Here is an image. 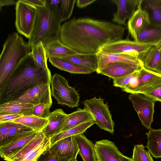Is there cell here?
I'll use <instances>...</instances> for the list:
<instances>
[{
	"label": "cell",
	"mask_w": 161,
	"mask_h": 161,
	"mask_svg": "<svg viewBox=\"0 0 161 161\" xmlns=\"http://www.w3.org/2000/svg\"><path fill=\"white\" fill-rule=\"evenodd\" d=\"M79 148V153L83 161H97L95 144L87 138L83 133L75 136Z\"/></svg>",
	"instance_id": "4316f807"
},
{
	"label": "cell",
	"mask_w": 161,
	"mask_h": 161,
	"mask_svg": "<svg viewBox=\"0 0 161 161\" xmlns=\"http://www.w3.org/2000/svg\"><path fill=\"white\" fill-rule=\"evenodd\" d=\"M33 28L27 42L31 48L41 42L45 47L59 39L61 22L47 5L37 8Z\"/></svg>",
	"instance_id": "277c9868"
},
{
	"label": "cell",
	"mask_w": 161,
	"mask_h": 161,
	"mask_svg": "<svg viewBox=\"0 0 161 161\" xmlns=\"http://www.w3.org/2000/svg\"><path fill=\"white\" fill-rule=\"evenodd\" d=\"M132 17L129 19L128 28L129 33L135 39L137 35L149 23L147 13L138 5Z\"/></svg>",
	"instance_id": "44dd1931"
},
{
	"label": "cell",
	"mask_w": 161,
	"mask_h": 161,
	"mask_svg": "<svg viewBox=\"0 0 161 161\" xmlns=\"http://www.w3.org/2000/svg\"><path fill=\"white\" fill-rule=\"evenodd\" d=\"M27 3L37 8H43L46 6V0H25Z\"/></svg>",
	"instance_id": "7bdbcfd3"
},
{
	"label": "cell",
	"mask_w": 161,
	"mask_h": 161,
	"mask_svg": "<svg viewBox=\"0 0 161 161\" xmlns=\"http://www.w3.org/2000/svg\"><path fill=\"white\" fill-rule=\"evenodd\" d=\"M140 70L128 64L116 62L109 64L99 73L113 80L121 78Z\"/></svg>",
	"instance_id": "d6986e66"
},
{
	"label": "cell",
	"mask_w": 161,
	"mask_h": 161,
	"mask_svg": "<svg viewBox=\"0 0 161 161\" xmlns=\"http://www.w3.org/2000/svg\"><path fill=\"white\" fill-rule=\"evenodd\" d=\"M68 114L61 108L50 113L47 118L48 123L42 130L47 138L51 139L61 132Z\"/></svg>",
	"instance_id": "2e32d148"
},
{
	"label": "cell",
	"mask_w": 161,
	"mask_h": 161,
	"mask_svg": "<svg viewBox=\"0 0 161 161\" xmlns=\"http://www.w3.org/2000/svg\"><path fill=\"white\" fill-rule=\"evenodd\" d=\"M95 151L98 161H119V156L122 154L114 142L108 140L96 141Z\"/></svg>",
	"instance_id": "5bb4252c"
},
{
	"label": "cell",
	"mask_w": 161,
	"mask_h": 161,
	"mask_svg": "<svg viewBox=\"0 0 161 161\" xmlns=\"http://www.w3.org/2000/svg\"><path fill=\"white\" fill-rule=\"evenodd\" d=\"M72 157H61L52 152L49 148L43 152L36 161H71Z\"/></svg>",
	"instance_id": "8d00e7d4"
},
{
	"label": "cell",
	"mask_w": 161,
	"mask_h": 161,
	"mask_svg": "<svg viewBox=\"0 0 161 161\" xmlns=\"http://www.w3.org/2000/svg\"><path fill=\"white\" fill-rule=\"evenodd\" d=\"M31 55L36 65L38 68L51 74L47 66V58L45 48L41 42L31 48Z\"/></svg>",
	"instance_id": "1f68e13d"
},
{
	"label": "cell",
	"mask_w": 161,
	"mask_h": 161,
	"mask_svg": "<svg viewBox=\"0 0 161 161\" xmlns=\"http://www.w3.org/2000/svg\"><path fill=\"white\" fill-rule=\"evenodd\" d=\"M96 1V0H78L76 1V3L79 8H82L93 3Z\"/></svg>",
	"instance_id": "ee69618b"
},
{
	"label": "cell",
	"mask_w": 161,
	"mask_h": 161,
	"mask_svg": "<svg viewBox=\"0 0 161 161\" xmlns=\"http://www.w3.org/2000/svg\"><path fill=\"white\" fill-rule=\"evenodd\" d=\"M76 0H46V5L61 22L71 15Z\"/></svg>",
	"instance_id": "ac0fdd59"
},
{
	"label": "cell",
	"mask_w": 161,
	"mask_h": 161,
	"mask_svg": "<svg viewBox=\"0 0 161 161\" xmlns=\"http://www.w3.org/2000/svg\"><path fill=\"white\" fill-rule=\"evenodd\" d=\"M49 61L54 66L61 70L77 74H90L93 72L92 70L73 64L61 58L50 57Z\"/></svg>",
	"instance_id": "f546056e"
},
{
	"label": "cell",
	"mask_w": 161,
	"mask_h": 161,
	"mask_svg": "<svg viewBox=\"0 0 161 161\" xmlns=\"http://www.w3.org/2000/svg\"><path fill=\"white\" fill-rule=\"evenodd\" d=\"M71 161H77L76 159H72Z\"/></svg>",
	"instance_id": "c3c4849f"
},
{
	"label": "cell",
	"mask_w": 161,
	"mask_h": 161,
	"mask_svg": "<svg viewBox=\"0 0 161 161\" xmlns=\"http://www.w3.org/2000/svg\"><path fill=\"white\" fill-rule=\"evenodd\" d=\"M95 124L93 121L85 122L66 130L60 132L50 139V147L57 142L69 136L83 133L91 126Z\"/></svg>",
	"instance_id": "836d02e7"
},
{
	"label": "cell",
	"mask_w": 161,
	"mask_h": 161,
	"mask_svg": "<svg viewBox=\"0 0 161 161\" xmlns=\"http://www.w3.org/2000/svg\"><path fill=\"white\" fill-rule=\"evenodd\" d=\"M51 106L45 103H41L34 106L32 115L42 119H47L50 113L49 109Z\"/></svg>",
	"instance_id": "74e56055"
},
{
	"label": "cell",
	"mask_w": 161,
	"mask_h": 161,
	"mask_svg": "<svg viewBox=\"0 0 161 161\" xmlns=\"http://www.w3.org/2000/svg\"><path fill=\"white\" fill-rule=\"evenodd\" d=\"M128 98L132 102L142 124L150 130L153 121L156 101L146 94L139 93H131Z\"/></svg>",
	"instance_id": "30bf717a"
},
{
	"label": "cell",
	"mask_w": 161,
	"mask_h": 161,
	"mask_svg": "<svg viewBox=\"0 0 161 161\" xmlns=\"http://www.w3.org/2000/svg\"><path fill=\"white\" fill-rule=\"evenodd\" d=\"M153 46L135 41L121 39L106 45L101 50L108 53L133 56L137 57L142 61L145 55Z\"/></svg>",
	"instance_id": "9c48e42d"
},
{
	"label": "cell",
	"mask_w": 161,
	"mask_h": 161,
	"mask_svg": "<svg viewBox=\"0 0 161 161\" xmlns=\"http://www.w3.org/2000/svg\"><path fill=\"white\" fill-rule=\"evenodd\" d=\"M142 144L134 146L132 159L133 161H153L151 154Z\"/></svg>",
	"instance_id": "d590c367"
},
{
	"label": "cell",
	"mask_w": 161,
	"mask_h": 161,
	"mask_svg": "<svg viewBox=\"0 0 161 161\" xmlns=\"http://www.w3.org/2000/svg\"><path fill=\"white\" fill-rule=\"evenodd\" d=\"M35 105L32 104L11 101L0 104V114H17L23 115H32Z\"/></svg>",
	"instance_id": "484cf974"
},
{
	"label": "cell",
	"mask_w": 161,
	"mask_h": 161,
	"mask_svg": "<svg viewBox=\"0 0 161 161\" xmlns=\"http://www.w3.org/2000/svg\"><path fill=\"white\" fill-rule=\"evenodd\" d=\"M104 99L94 97L83 102L84 108L93 116L94 122L100 129L113 134L114 122L112 119L108 103H104Z\"/></svg>",
	"instance_id": "8992f818"
},
{
	"label": "cell",
	"mask_w": 161,
	"mask_h": 161,
	"mask_svg": "<svg viewBox=\"0 0 161 161\" xmlns=\"http://www.w3.org/2000/svg\"><path fill=\"white\" fill-rule=\"evenodd\" d=\"M139 71H136L126 76L113 80V85L114 86L121 88H124L130 82L131 79L137 75Z\"/></svg>",
	"instance_id": "ab89813d"
},
{
	"label": "cell",
	"mask_w": 161,
	"mask_h": 161,
	"mask_svg": "<svg viewBox=\"0 0 161 161\" xmlns=\"http://www.w3.org/2000/svg\"><path fill=\"white\" fill-rule=\"evenodd\" d=\"M122 25L90 18H73L60 27L59 39L80 53H97L103 47L122 39Z\"/></svg>",
	"instance_id": "6da1fadb"
},
{
	"label": "cell",
	"mask_w": 161,
	"mask_h": 161,
	"mask_svg": "<svg viewBox=\"0 0 161 161\" xmlns=\"http://www.w3.org/2000/svg\"><path fill=\"white\" fill-rule=\"evenodd\" d=\"M61 58L81 67L97 72L98 67V58L96 53H80Z\"/></svg>",
	"instance_id": "d4e9b609"
},
{
	"label": "cell",
	"mask_w": 161,
	"mask_h": 161,
	"mask_svg": "<svg viewBox=\"0 0 161 161\" xmlns=\"http://www.w3.org/2000/svg\"><path fill=\"white\" fill-rule=\"evenodd\" d=\"M18 0H0V11L2 10V7L6 6L16 5Z\"/></svg>",
	"instance_id": "f6af8a7d"
},
{
	"label": "cell",
	"mask_w": 161,
	"mask_h": 161,
	"mask_svg": "<svg viewBox=\"0 0 161 161\" xmlns=\"http://www.w3.org/2000/svg\"><path fill=\"white\" fill-rule=\"evenodd\" d=\"M145 94L152 98L156 101L161 102V84L152 91Z\"/></svg>",
	"instance_id": "60d3db41"
},
{
	"label": "cell",
	"mask_w": 161,
	"mask_h": 161,
	"mask_svg": "<svg viewBox=\"0 0 161 161\" xmlns=\"http://www.w3.org/2000/svg\"><path fill=\"white\" fill-rule=\"evenodd\" d=\"M98 67L97 73L99 72L109 64L116 62H122L130 64L141 70L143 66L142 61L137 57L133 56L104 52L102 50L97 53Z\"/></svg>",
	"instance_id": "7c38bea8"
},
{
	"label": "cell",
	"mask_w": 161,
	"mask_h": 161,
	"mask_svg": "<svg viewBox=\"0 0 161 161\" xmlns=\"http://www.w3.org/2000/svg\"><path fill=\"white\" fill-rule=\"evenodd\" d=\"M12 123L6 145L22 138L35 130L21 124Z\"/></svg>",
	"instance_id": "e575fe53"
},
{
	"label": "cell",
	"mask_w": 161,
	"mask_h": 161,
	"mask_svg": "<svg viewBox=\"0 0 161 161\" xmlns=\"http://www.w3.org/2000/svg\"><path fill=\"white\" fill-rule=\"evenodd\" d=\"M138 5L147 13L150 23L161 26V0H140Z\"/></svg>",
	"instance_id": "603a6c76"
},
{
	"label": "cell",
	"mask_w": 161,
	"mask_h": 161,
	"mask_svg": "<svg viewBox=\"0 0 161 161\" xmlns=\"http://www.w3.org/2000/svg\"><path fill=\"white\" fill-rule=\"evenodd\" d=\"M22 116L21 114H0V123L11 122Z\"/></svg>",
	"instance_id": "b9f144b4"
},
{
	"label": "cell",
	"mask_w": 161,
	"mask_h": 161,
	"mask_svg": "<svg viewBox=\"0 0 161 161\" xmlns=\"http://www.w3.org/2000/svg\"><path fill=\"white\" fill-rule=\"evenodd\" d=\"M140 0H113L111 1L116 5L117 11L113 14L112 21L118 25H125V21L133 15L137 7Z\"/></svg>",
	"instance_id": "9a60e30c"
},
{
	"label": "cell",
	"mask_w": 161,
	"mask_h": 161,
	"mask_svg": "<svg viewBox=\"0 0 161 161\" xmlns=\"http://www.w3.org/2000/svg\"><path fill=\"white\" fill-rule=\"evenodd\" d=\"M138 85L134 93L146 94L156 88L161 84V74L143 67L137 75Z\"/></svg>",
	"instance_id": "4fadbf2b"
},
{
	"label": "cell",
	"mask_w": 161,
	"mask_h": 161,
	"mask_svg": "<svg viewBox=\"0 0 161 161\" xmlns=\"http://www.w3.org/2000/svg\"><path fill=\"white\" fill-rule=\"evenodd\" d=\"M161 58V45L153 46L142 60L144 68L157 73Z\"/></svg>",
	"instance_id": "f1b7e54d"
},
{
	"label": "cell",
	"mask_w": 161,
	"mask_h": 161,
	"mask_svg": "<svg viewBox=\"0 0 161 161\" xmlns=\"http://www.w3.org/2000/svg\"><path fill=\"white\" fill-rule=\"evenodd\" d=\"M40 131L34 130L18 140L0 147V156L5 160L21 149Z\"/></svg>",
	"instance_id": "7402d4cb"
},
{
	"label": "cell",
	"mask_w": 161,
	"mask_h": 161,
	"mask_svg": "<svg viewBox=\"0 0 161 161\" xmlns=\"http://www.w3.org/2000/svg\"><path fill=\"white\" fill-rule=\"evenodd\" d=\"M119 161H133L132 158L124 155L122 154L119 156Z\"/></svg>",
	"instance_id": "bcb514c9"
},
{
	"label": "cell",
	"mask_w": 161,
	"mask_h": 161,
	"mask_svg": "<svg viewBox=\"0 0 161 161\" xmlns=\"http://www.w3.org/2000/svg\"><path fill=\"white\" fill-rule=\"evenodd\" d=\"M161 45V43L160 44ZM157 73L161 74V58L160 63L158 69Z\"/></svg>",
	"instance_id": "7dc6e473"
},
{
	"label": "cell",
	"mask_w": 161,
	"mask_h": 161,
	"mask_svg": "<svg viewBox=\"0 0 161 161\" xmlns=\"http://www.w3.org/2000/svg\"><path fill=\"white\" fill-rule=\"evenodd\" d=\"M134 41L156 46L161 43V26L149 23L137 35Z\"/></svg>",
	"instance_id": "ffe728a7"
},
{
	"label": "cell",
	"mask_w": 161,
	"mask_h": 161,
	"mask_svg": "<svg viewBox=\"0 0 161 161\" xmlns=\"http://www.w3.org/2000/svg\"><path fill=\"white\" fill-rule=\"evenodd\" d=\"M47 58H61L76 54L75 51L63 44L59 39L47 44L45 47Z\"/></svg>",
	"instance_id": "83f0119b"
},
{
	"label": "cell",
	"mask_w": 161,
	"mask_h": 161,
	"mask_svg": "<svg viewBox=\"0 0 161 161\" xmlns=\"http://www.w3.org/2000/svg\"><path fill=\"white\" fill-rule=\"evenodd\" d=\"M47 119H42L33 115H23L11 122L23 124L35 130L41 131L47 125Z\"/></svg>",
	"instance_id": "d6a6232c"
},
{
	"label": "cell",
	"mask_w": 161,
	"mask_h": 161,
	"mask_svg": "<svg viewBox=\"0 0 161 161\" xmlns=\"http://www.w3.org/2000/svg\"><path fill=\"white\" fill-rule=\"evenodd\" d=\"M12 122L0 123V147L6 144Z\"/></svg>",
	"instance_id": "f35d334b"
},
{
	"label": "cell",
	"mask_w": 161,
	"mask_h": 161,
	"mask_svg": "<svg viewBox=\"0 0 161 161\" xmlns=\"http://www.w3.org/2000/svg\"><path fill=\"white\" fill-rule=\"evenodd\" d=\"M97 161H98L97 160Z\"/></svg>",
	"instance_id": "f907efd6"
},
{
	"label": "cell",
	"mask_w": 161,
	"mask_h": 161,
	"mask_svg": "<svg viewBox=\"0 0 161 161\" xmlns=\"http://www.w3.org/2000/svg\"><path fill=\"white\" fill-rule=\"evenodd\" d=\"M52 76L36 66L31 54L12 72L0 88V104L14 100L36 85H50Z\"/></svg>",
	"instance_id": "7a4b0ae2"
},
{
	"label": "cell",
	"mask_w": 161,
	"mask_h": 161,
	"mask_svg": "<svg viewBox=\"0 0 161 161\" xmlns=\"http://www.w3.org/2000/svg\"><path fill=\"white\" fill-rule=\"evenodd\" d=\"M50 139L41 130L21 149L6 159L9 161H36L39 157L50 147Z\"/></svg>",
	"instance_id": "52a82bcc"
},
{
	"label": "cell",
	"mask_w": 161,
	"mask_h": 161,
	"mask_svg": "<svg viewBox=\"0 0 161 161\" xmlns=\"http://www.w3.org/2000/svg\"><path fill=\"white\" fill-rule=\"evenodd\" d=\"M37 8L25 0H18L15 5V26L18 32L29 39L36 17Z\"/></svg>",
	"instance_id": "ba28073f"
},
{
	"label": "cell",
	"mask_w": 161,
	"mask_h": 161,
	"mask_svg": "<svg viewBox=\"0 0 161 161\" xmlns=\"http://www.w3.org/2000/svg\"></svg>",
	"instance_id": "681fc988"
},
{
	"label": "cell",
	"mask_w": 161,
	"mask_h": 161,
	"mask_svg": "<svg viewBox=\"0 0 161 161\" xmlns=\"http://www.w3.org/2000/svg\"><path fill=\"white\" fill-rule=\"evenodd\" d=\"M148 141L146 147L156 158H161V129L151 128L145 134Z\"/></svg>",
	"instance_id": "4dcf8cb0"
},
{
	"label": "cell",
	"mask_w": 161,
	"mask_h": 161,
	"mask_svg": "<svg viewBox=\"0 0 161 161\" xmlns=\"http://www.w3.org/2000/svg\"><path fill=\"white\" fill-rule=\"evenodd\" d=\"M53 153L61 157H72L76 159L79 148L75 136L62 139L49 148Z\"/></svg>",
	"instance_id": "e0dca14e"
},
{
	"label": "cell",
	"mask_w": 161,
	"mask_h": 161,
	"mask_svg": "<svg viewBox=\"0 0 161 161\" xmlns=\"http://www.w3.org/2000/svg\"><path fill=\"white\" fill-rule=\"evenodd\" d=\"M50 85L51 94L58 103L73 108L79 105L80 96L77 91L70 86L68 81L59 74L52 76Z\"/></svg>",
	"instance_id": "5b68a950"
},
{
	"label": "cell",
	"mask_w": 161,
	"mask_h": 161,
	"mask_svg": "<svg viewBox=\"0 0 161 161\" xmlns=\"http://www.w3.org/2000/svg\"><path fill=\"white\" fill-rule=\"evenodd\" d=\"M50 85L49 84L36 85L12 101L30 103L34 105L43 103L51 106L53 102Z\"/></svg>",
	"instance_id": "8fae6325"
},
{
	"label": "cell",
	"mask_w": 161,
	"mask_h": 161,
	"mask_svg": "<svg viewBox=\"0 0 161 161\" xmlns=\"http://www.w3.org/2000/svg\"><path fill=\"white\" fill-rule=\"evenodd\" d=\"M31 54V48L28 42L18 33L8 35L0 56V88L12 72Z\"/></svg>",
	"instance_id": "3957f363"
},
{
	"label": "cell",
	"mask_w": 161,
	"mask_h": 161,
	"mask_svg": "<svg viewBox=\"0 0 161 161\" xmlns=\"http://www.w3.org/2000/svg\"><path fill=\"white\" fill-rule=\"evenodd\" d=\"M90 121L94 122L91 114L84 108L82 109L78 108L76 111L68 114L61 132Z\"/></svg>",
	"instance_id": "cb8c5ba5"
}]
</instances>
